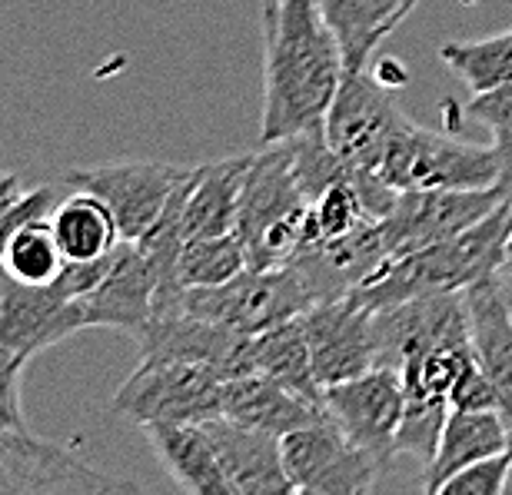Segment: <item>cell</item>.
I'll use <instances>...</instances> for the list:
<instances>
[{
    "label": "cell",
    "mask_w": 512,
    "mask_h": 495,
    "mask_svg": "<svg viewBox=\"0 0 512 495\" xmlns=\"http://www.w3.org/2000/svg\"><path fill=\"white\" fill-rule=\"evenodd\" d=\"M250 266L247 250H243L237 233H220V236H190L180 250L177 276L183 290L193 286H220L240 276Z\"/></svg>",
    "instance_id": "26"
},
{
    "label": "cell",
    "mask_w": 512,
    "mask_h": 495,
    "mask_svg": "<svg viewBox=\"0 0 512 495\" xmlns=\"http://www.w3.org/2000/svg\"><path fill=\"white\" fill-rule=\"evenodd\" d=\"M493 153H496V183L493 190L512 203V130H493Z\"/></svg>",
    "instance_id": "35"
},
{
    "label": "cell",
    "mask_w": 512,
    "mask_h": 495,
    "mask_svg": "<svg viewBox=\"0 0 512 495\" xmlns=\"http://www.w3.org/2000/svg\"><path fill=\"white\" fill-rule=\"evenodd\" d=\"M509 459H512V449L499 452V456H489L483 462H473L469 469L456 472V476L439 489V495H503L506 476H509Z\"/></svg>",
    "instance_id": "30"
},
{
    "label": "cell",
    "mask_w": 512,
    "mask_h": 495,
    "mask_svg": "<svg viewBox=\"0 0 512 495\" xmlns=\"http://www.w3.org/2000/svg\"><path fill=\"white\" fill-rule=\"evenodd\" d=\"M217 446L220 466L227 472L233 495H286L293 482L283 466L280 436L263 429H250L227 416L203 422Z\"/></svg>",
    "instance_id": "16"
},
{
    "label": "cell",
    "mask_w": 512,
    "mask_h": 495,
    "mask_svg": "<svg viewBox=\"0 0 512 495\" xmlns=\"http://www.w3.org/2000/svg\"><path fill=\"white\" fill-rule=\"evenodd\" d=\"M0 286H4V270H0Z\"/></svg>",
    "instance_id": "40"
},
{
    "label": "cell",
    "mask_w": 512,
    "mask_h": 495,
    "mask_svg": "<svg viewBox=\"0 0 512 495\" xmlns=\"http://www.w3.org/2000/svg\"><path fill=\"white\" fill-rule=\"evenodd\" d=\"M506 200L493 187L486 190H406L396 193V203L380 220V233L389 260L419 253L459 236Z\"/></svg>",
    "instance_id": "10"
},
{
    "label": "cell",
    "mask_w": 512,
    "mask_h": 495,
    "mask_svg": "<svg viewBox=\"0 0 512 495\" xmlns=\"http://www.w3.org/2000/svg\"><path fill=\"white\" fill-rule=\"evenodd\" d=\"M306 210L310 197L296 177L290 140L260 143L243 180L237 230H233L247 250L250 266L276 270L290 263L303 243Z\"/></svg>",
    "instance_id": "3"
},
{
    "label": "cell",
    "mask_w": 512,
    "mask_h": 495,
    "mask_svg": "<svg viewBox=\"0 0 512 495\" xmlns=\"http://www.w3.org/2000/svg\"><path fill=\"white\" fill-rule=\"evenodd\" d=\"M143 436L167 472L193 495H233L203 422H143Z\"/></svg>",
    "instance_id": "19"
},
{
    "label": "cell",
    "mask_w": 512,
    "mask_h": 495,
    "mask_svg": "<svg viewBox=\"0 0 512 495\" xmlns=\"http://www.w3.org/2000/svg\"><path fill=\"white\" fill-rule=\"evenodd\" d=\"M449 406L453 409H499V396L493 379L486 376V369L479 366V359H473L463 376L456 379L453 393H449Z\"/></svg>",
    "instance_id": "33"
},
{
    "label": "cell",
    "mask_w": 512,
    "mask_h": 495,
    "mask_svg": "<svg viewBox=\"0 0 512 495\" xmlns=\"http://www.w3.org/2000/svg\"><path fill=\"white\" fill-rule=\"evenodd\" d=\"M60 193L57 187H34V190H27L24 197L17 200V206L10 210L4 220H0V260H4V250H7V243L14 240V233L20 230V226H27L30 220H40V216H50L54 213V206L60 203Z\"/></svg>",
    "instance_id": "31"
},
{
    "label": "cell",
    "mask_w": 512,
    "mask_h": 495,
    "mask_svg": "<svg viewBox=\"0 0 512 495\" xmlns=\"http://www.w3.org/2000/svg\"><path fill=\"white\" fill-rule=\"evenodd\" d=\"M34 356L0 346V432H30L20 406V376Z\"/></svg>",
    "instance_id": "29"
},
{
    "label": "cell",
    "mask_w": 512,
    "mask_h": 495,
    "mask_svg": "<svg viewBox=\"0 0 512 495\" xmlns=\"http://www.w3.org/2000/svg\"><path fill=\"white\" fill-rule=\"evenodd\" d=\"M27 187H24V180L17 177V173H10V170H0V220L14 210L17 200L24 197Z\"/></svg>",
    "instance_id": "36"
},
{
    "label": "cell",
    "mask_w": 512,
    "mask_h": 495,
    "mask_svg": "<svg viewBox=\"0 0 512 495\" xmlns=\"http://www.w3.org/2000/svg\"><path fill=\"white\" fill-rule=\"evenodd\" d=\"M114 250H110L107 256H97V260H67L64 270L57 273V280L50 286H54L64 299H84L87 293H94L100 286V280L107 276L110 263H114Z\"/></svg>",
    "instance_id": "32"
},
{
    "label": "cell",
    "mask_w": 512,
    "mask_h": 495,
    "mask_svg": "<svg viewBox=\"0 0 512 495\" xmlns=\"http://www.w3.org/2000/svg\"><path fill=\"white\" fill-rule=\"evenodd\" d=\"M323 409L356 446L370 449L383 466L396 459V432L406 412V389L396 369L376 366L356 379L326 386Z\"/></svg>",
    "instance_id": "13"
},
{
    "label": "cell",
    "mask_w": 512,
    "mask_h": 495,
    "mask_svg": "<svg viewBox=\"0 0 512 495\" xmlns=\"http://www.w3.org/2000/svg\"><path fill=\"white\" fill-rule=\"evenodd\" d=\"M263 37L260 143H280L323 123L346 60L316 0H266Z\"/></svg>",
    "instance_id": "1"
},
{
    "label": "cell",
    "mask_w": 512,
    "mask_h": 495,
    "mask_svg": "<svg viewBox=\"0 0 512 495\" xmlns=\"http://www.w3.org/2000/svg\"><path fill=\"white\" fill-rule=\"evenodd\" d=\"M512 226V203H503L486 220L469 226L459 236L426 246L419 253L389 260L386 270L370 286L353 290L370 306H393L429 293H463L479 280H489L506 263V240Z\"/></svg>",
    "instance_id": "2"
},
{
    "label": "cell",
    "mask_w": 512,
    "mask_h": 495,
    "mask_svg": "<svg viewBox=\"0 0 512 495\" xmlns=\"http://www.w3.org/2000/svg\"><path fill=\"white\" fill-rule=\"evenodd\" d=\"M50 226L67 260H97L120 243V226L110 206L87 190H70L50 213Z\"/></svg>",
    "instance_id": "24"
},
{
    "label": "cell",
    "mask_w": 512,
    "mask_h": 495,
    "mask_svg": "<svg viewBox=\"0 0 512 495\" xmlns=\"http://www.w3.org/2000/svg\"><path fill=\"white\" fill-rule=\"evenodd\" d=\"M439 60L473 94L506 87L512 84V30L483 40H449V44L439 47Z\"/></svg>",
    "instance_id": "25"
},
{
    "label": "cell",
    "mask_w": 512,
    "mask_h": 495,
    "mask_svg": "<svg viewBox=\"0 0 512 495\" xmlns=\"http://www.w3.org/2000/svg\"><path fill=\"white\" fill-rule=\"evenodd\" d=\"M114 409L133 422H207L223 416V379L177 359H140Z\"/></svg>",
    "instance_id": "8"
},
{
    "label": "cell",
    "mask_w": 512,
    "mask_h": 495,
    "mask_svg": "<svg viewBox=\"0 0 512 495\" xmlns=\"http://www.w3.org/2000/svg\"><path fill=\"white\" fill-rule=\"evenodd\" d=\"M316 306L310 280L296 266H276V270H256L247 266L240 276L220 286H193L183 293V313H193L210 323H220L237 333H266V329L303 316Z\"/></svg>",
    "instance_id": "4"
},
{
    "label": "cell",
    "mask_w": 512,
    "mask_h": 495,
    "mask_svg": "<svg viewBox=\"0 0 512 495\" xmlns=\"http://www.w3.org/2000/svg\"><path fill=\"white\" fill-rule=\"evenodd\" d=\"M499 286H503V299H506L509 316H512V270H499Z\"/></svg>",
    "instance_id": "37"
},
{
    "label": "cell",
    "mask_w": 512,
    "mask_h": 495,
    "mask_svg": "<svg viewBox=\"0 0 512 495\" xmlns=\"http://www.w3.org/2000/svg\"><path fill=\"white\" fill-rule=\"evenodd\" d=\"M323 412L326 409L310 406L266 373H247L223 383V416L250 429L273 432V436H286L300 426H310Z\"/></svg>",
    "instance_id": "21"
},
{
    "label": "cell",
    "mask_w": 512,
    "mask_h": 495,
    "mask_svg": "<svg viewBox=\"0 0 512 495\" xmlns=\"http://www.w3.org/2000/svg\"><path fill=\"white\" fill-rule=\"evenodd\" d=\"M190 167L163 160H130V163H100V167H77L64 173V187L87 190L100 197L120 226V240H140L160 220L163 206L187 180Z\"/></svg>",
    "instance_id": "9"
},
{
    "label": "cell",
    "mask_w": 512,
    "mask_h": 495,
    "mask_svg": "<svg viewBox=\"0 0 512 495\" xmlns=\"http://www.w3.org/2000/svg\"><path fill=\"white\" fill-rule=\"evenodd\" d=\"M253 353H256V373H266L280 386L290 389V393L306 399L310 406L323 409L326 389L313 373L310 343H306V329L300 316L286 319V323L266 329V333H256Z\"/></svg>",
    "instance_id": "23"
},
{
    "label": "cell",
    "mask_w": 512,
    "mask_h": 495,
    "mask_svg": "<svg viewBox=\"0 0 512 495\" xmlns=\"http://www.w3.org/2000/svg\"><path fill=\"white\" fill-rule=\"evenodd\" d=\"M153 299H157V280H153L147 256L133 240H120L107 276L94 293H87L77 303L87 329L104 326L137 336L153 319Z\"/></svg>",
    "instance_id": "15"
},
{
    "label": "cell",
    "mask_w": 512,
    "mask_h": 495,
    "mask_svg": "<svg viewBox=\"0 0 512 495\" xmlns=\"http://www.w3.org/2000/svg\"><path fill=\"white\" fill-rule=\"evenodd\" d=\"M380 177L396 193L406 190H486L496 183L493 143H469L426 130L409 120L389 143Z\"/></svg>",
    "instance_id": "5"
},
{
    "label": "cell",
    "mask_w": 512,
    "mask_h": 495,
    "mask_svg": "<svg viewBox=\"0 0 512 495\" xmlns=\"http://www.w3.org/2000/svg\"><path fill=\"white\" fill-rule=\"evenodd\" d=\"M503 270H512V226H509V240H506V263Z\"/></svg>",
    "instance_id": "38"
},
{
    "label": "cell",
    "mask_w": 512,
    "mask_h": 495,
    "mask_svg": "<svg viewBox=\"0 0 512 495\" xmlns=\"http://www.w3.org/2000/svg\"><path fill=\"white\" fill-rule=\"evenodd\" d=\"M343 50L346 70H366L376 47L413 14L419 0H316Z\"/></svg>",
    "instance_id": "22"
},
{
    "label": "cell",
    "mask_w": 512,
    "mask_h": 495,
    "mask_svg": "<svg viewBox=\"0 0 512 495\" xmlns=\"http://www.w3.org/2000/svg\"><path fill=\"white\" fill-rule=\"evenodd\" d=\"M469 113L493 130H512V84L486 90V94H473Z\"/></svg>",
    "instance_id": "34"
},
{
    "label": "cell",
    "mask_w": 512,
    "mask_h": 495,
    "mask_svg": "<svg viewBox=\"0 0 512 495\" xmlns=\"http://www.w3.org/2000/svg\"><path fill=\"white\" fill-rule=\"evenodd\" d=\"M140 359H177V363H193L210 369L223 383L237 376L256 373L253 336L237 333L210 319L193 313H167L153 316L137 336Z\"/></svg>",
    "instance_id": "12"
},
{
    "label": "cell",
    "mask_w": 512,
    "mask_h": 495,
    "mask_svg": "<svg viewBox=\"0 0 512 495\" xmlns=\"http://www.w3.org/2000/svg\"><path fill=\"white\" fill-rule=\"evenodd\" d=\"M376 220L366 206L363 193L350 187V183H336V187L323 190L320 197L310 200V210H306V226H303V246H316V243H330L340 240V236L360 230L363 223Z\"/></svg>",
    "instance_id": "28"
},
{
    "label": "cell",
    "mask_w": 512,
    "mask_h": 495,
    "mask_svg": "<svg viewBox=\"0 0 512 495\" xmlns=\"http://www.w3.org/2000/svg\"><path fill=\"white\" fill-rule=\"evenodd\" d=\"M64 263L67 256L54 236L50 216H40L14 233V240L4 250V260H0V270L20 283H54Z\"/></svg>",
    "instance_id": "27"
},
{
    "label": "cell",
    "mask_w": 512,
    "mask_h": 495,
    "mask_svg": "<svg viewBox=\"0 0 512 495\" xmlns=\"http://www.w3.org/2000/svg\"><path fill=\"white\" fill-rule=\"evenodd\" d=\"M512 449V432L499 409H453L439 436L433 459L426 462V492L439 495L456 472L469 469L473 462Z\"/></svg>",
    "instance_id": "18"
},
{
    "label": "cell",
    "mask_w": 512,
    "mask_h": 495,
    "mask_svg": "<svg viewBox=\"0 0 512 495\" xmlns=\"http://www.w3.org/2000/svg\"><path fill=\"white\" fill-rule=\"evenodd\" d=\"M303 319L306 343H310L313 373L320 386H336L380 366L376 343V306L363 296L346 293L310 306Z\"/></svg>",
    "instance_id": "11"
},
{
    "label": "cell",
    "mask_w": 512,
    "mask_h": 495,
    "mask_svg": "<svg viewBox=\"0 0 512 495\" xmlns=\"http://www.w3.org/2000/svg\"><path fill=\"white\" fill-rule=\"evenodd\" d=\"M503 495H512V459H509V476H506V489Z\"/></svg>",
    "instance_id": "39"
},
{
    "label": "cell",
    "mask_w": 512,
    "mask_h": 495,
    "mask_svg": "<svg viewBox=\"0 0 512 495\" xmlns=\"http://www.w3.org/2000/svg\"><path fill=\"white\" fill-rule=\"evenodd\" d=\"M84 326L77 299H64L50 283H20L4 273L0 286V346L37 356Z\"/></svg>",
    "instance_id": "14"
},
{
    "label": "cell",
    "mask_w": 512,
    "mask_h": 495,
    "mask_svg": "<svg viewBox=\"0 0 512 495\" xmlns=\"http://www.w3.org/2000/svg\"><path fill=\"white\" fill-rule=\"evenodd\" d=\"M409 117L399 110L393 87L370 70H346L340 90L323 117L330 147L353 167L380 177L389 143L399 137Z\"/></svg>",
    "instance_id": "6"
},
{
    "label": "cell",
    "mask_w": 512,
    "mask_h": 495,
    "mask_svg": "<svg viewBox=\"0 0 512 495\" xmlns=\"http://www.w3.org/2000/svg\"><path fill=\"white\" fill-rule=\"evenodd\" d=\"M463 303L473 353L479 366L486 369V376L493 379L499 412H503L506 426L512 432V316L503 299V286H499V273L463 290Z\"/></svg>",
    "instance_id": "17"
},
{
    "label": "cell",
    "mask_w": 512,
    "mask_h": 495,
    "mask_svg": "<svg viewBox=\"0 0 512 495\" xmlns=\"http://www.w3.org/2000/svg\"><path fill=\"white\" fill-rule=\"evenodd\" d=\"M280 446L293 492L303 495H363L386 469L370 449L356 446L326 412L310 426L280 436Z\"/></svg>",
    "instance_id": "7"
},
{
    "label": "cell",
    "mask_w": 512,
    "mask_h": 495,
    "mask_svg": "<svg viewBox=\"0 0 512 495\" xmlns=\"http://www.w3.org/2000/svg\"><path fill=\"white\" fill-rule=\"evenodd\" d=\"M253 153L227 157L217 163L193 167L187 183V200H183V226L190 236H220L237 230L240 193L247 180Z\"/></svg>",
    "instance_id": "20"
}]
</instances>
